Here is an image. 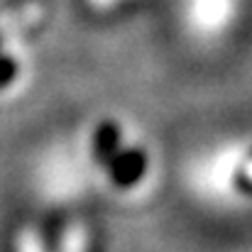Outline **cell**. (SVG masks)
Segmentation results:
<instances>
[{
  "label": "cell",
  "mask_w": 252,
  "mask_h": 252,
  "mask_svg": "<svg viewBox=\"0 0 252 252\" xmlns=\"http://www.w3.org/2000/svg\"><path fill=\"white\" fill-rule=\"evenodd\" d=\"M147 171V155L142 150H125L115 152L108 162V174L115 186H132L137 184Z\"/></svg>",
  "instance_id": "cell-1"
},
{
  "label": "cell",
  "mask_w": 252,
  "mask_h": 252,
  "mask_svg": "<svg viewBox=\"0 0 252 252\" xmlns=\"http://www.w3.org/2000/svg\"><path fill=\"white\" fill-rule=\"evenodd\" d=\"M120 150V125L118 123H103L98 125L95 135H93V155L100 164L108 167V162L113 159V155Z\"/></svg>",
  "instance_id": "cell-2"
},
{
  "label": "cell",
  "mask_w": 252,
  "mask_h": 252,
  "mask_svg": "<svg viewBox=\"0 0 252 252\" xmlns=\"http://www.w3.org/2000/svg\"><path fill=\"white\" fill-rule=\"evenodd\" d=\"M86 7L95 10V12H108V10H115L125 2H132V0H84Z\"/></svg>",
  "instance_id": "cell-3"
},
{
  "label": "cell",
  "mask_w": 252,
  "mask_h": 252,
  "mask_svg": "<svg viewBox=\"0 0 252 252\" xmlns=\"http://www.w3.org/2000/svg\"><path fill=\"white\" fill-rule=\"evenodd\" d=\"M235 186H238V191H243V193H252V179H245L243 174L235 176Z\"/></svg>",
  "instance_id": "cell-4"
},
{
  "label": "cell",
  "mask_w": 252,
  "mask_h": 252,
  "mask_svg": "<svg viewBox=\"0 0 252 252\" xmlns=\"http://www.w3.org/2000/svg\"><path fill=\"white\" fill-rule=\"evenodd\" d=\"M250 159H252V155H250Z\"/></svg>",
  "instance_id": "cell-5"
}]
</instances>
